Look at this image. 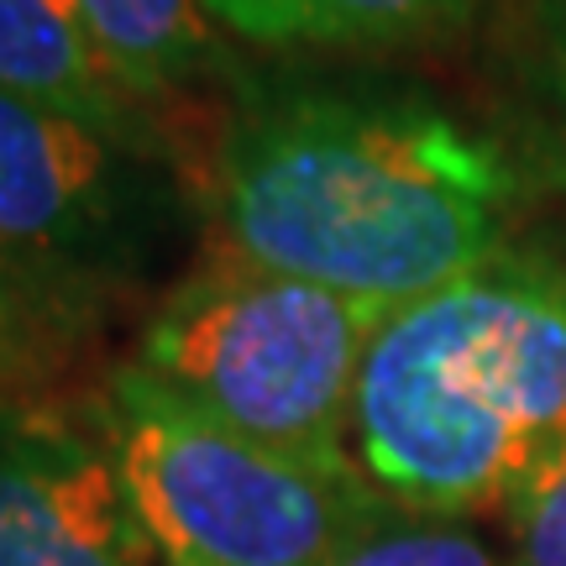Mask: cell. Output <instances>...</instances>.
<instances>
[{
    "label": "cell",
    "mask_w": 566,
    "mask_h": 566,
    "mask_svg": "<svg viewBox=\"0 0 566 566\" xmlns=\"http://www.w3.org/2000/svg\"><path fill=\"white\" fill-rule=\"evenodd\" d=\"M514 168L424 101L289 90L216 158L221 247L373 304H409L504 252Z\"/></svg>",
    "instance_id": "cell-1"
},
{
    "label": "cell",
    "mask_w": 566,
    "mask_h": 566,
    "mask_svg": "<svg viewBox=\"0 0 566 566\" xmlns=\"http://www.w3.org/2000/svg\"><path fill=\"white\" fill-rule=\"evenodd\" d=\"M566 430V279L493 252L388 310L352 399L346 457L415 520L509 509Z\"/></svg>",
    "instance_id": "cell-2"
},
{
    "label": "cell",
    "mask_w": 566,
    "mask_h": 566,
    "mask_svg": "<svg viewBox=\"0 0 566 566\" xmlns=\"http://www.w3.org/2000/svg\"><path fill=\"white\" fill-rule=\"evenodd\" d=\"M384 315L388 304L289 279L221 247L158 304L132 367L247 441L342 467L352 462L357 373Z\"/></svg>",
    "instance_id": "cell-3"
},
{
    "label": "cell",
    "mask_w": 566,
    "mask_h": 566,
    "mask_svg": "<svg viewBox=\"0 0 566 566\" xmlns=\"http://www.w3.org/2000/svg\"><path fill=\"white\" fill-rule=\"evenodd\" d=\"M101 446L163 566H336L388 509L352 462H304L184 409L126 363Z\"/></svg>",
    "instance_id": "cell-4"
},
{
    "label": "cell",
    "mask_w": 566,
    "mask_h": 566,
    "mask_svg": "<svg viewBox=\"0 0 566 566\" xmlns=\"http://www.w3.org/2000/svg\"><path fill=\"white\" fill-rule=\"evenodd\" d=\"M132 137L0 90V263H84L137 205Z\"/></svg>",
    "instance_id": "cell-5"
},
{
    "label": "cell",
    "mask_w": 566,
    "mask_h": 566,
    "mask_svg": "<svg viewBox=\"0 0 566 566\" xmlns=\"http://www.w3.org/2000/svg\"><path fill=\"white\" fill-rule=\"evenodd\" d=\"M122 472L105 446L48 424L0 430V566H147Z\"/></svg>",
    "instance_id": "cell-6"
},
{
    "label": "cell",
    "mask_w": 566,
    "mask_h": 566,
    "mask_svg": "<svg viewBox=\"0 0 566 566\" xmlns=\"http://www.w3.org/2000/svg\"><path fill=\"white\" fill-rule=\"evenodd\" d=\"M0 90L132 137V95L111 80L74 0H0Z\"/></svg>",
    "instance_id": "cell-7"
},
{
    "label": "cell",
    "mask_w": 566,
    "mask_h": 566,
    "mask_svg": "<svg viewBox=\"0 0 566 566\" xmlns=\"http://www.w3.org/2000/svg\"><path fill=\"white\" fill-rule=\"evenodd\" d=\"M483 0H205L226 38L258 48H415L462 32Z\"/></svg>",
    "instance_id": "cell-8"
},
{
    "label": "cell",
    "mask_w": 566,
    "mask_h": 566,
    "mask_svg": "<svg viewBox=\"0 0 566 566\" xmlns=\"http://www.w3.org/2000/svg\"><path fill=\"white\" fill-rule=\"evenodd\" d=\"M111 80L132 101H158L226 63V32L205 0H74Z\"/></svg>",
    "instance_id": "cell-9"
},
{
    "label": "cell",
    "mask_w": 566,
    "mask_h": 566,
    "mask_svg": "<svg viewBox=\"0 0 566 566\" xmlns=\"http://www.w3.org/2000/svg\"><path fill=\"white\" fill-rule=\"evenodd\" d=\"M336 566H514L472 535L462 520H415V514H388L384 525L352 546Z\"/></svg>",
    "instance_id": "cell-10"
},
{
    "label": "cell",
    "mask_w": 566,
    "mask_h": 566,
    "mask_svg": "<svg viewBox=\"0 0 566 566\" xmlns=\"http://www.w3.org/2000/svg\"><path fill=\"white\" fill-rule=\"evenodd\" d=\"M514 566H566V430L509 504Z\"/></svg>",
    "instance_id": "cell-11"
},
{
    "label": "cell",
    "mask_w": 566,
    "mask_h": 566,
    "mask_svg": "<svg viewBox=\"0 0 566 566\" xmlns=\"http://www.w3.org/2000/svg\"><path fill=\"white\" fill-rule=\"evenodd\" d=\"M11 321H17V289H11V268L0 263V325L11 331Z\"/></svg>",
    "instance_id": "cell-12"
},
{
    "label": "cell",
    "mask_w": 566,
    "mask_h": 566,
    "mask_svg": "<svg viewBox=\"0 0 566 566\" xmlns=\"http://www.w3.org/2000/svg\"><path fill=\"white\" fill-rule=\"evenodd\" d=\"M0 367H6V325H0Z\"/></svg>",
    "instance_id": "cell-13"
}]
</instances>
